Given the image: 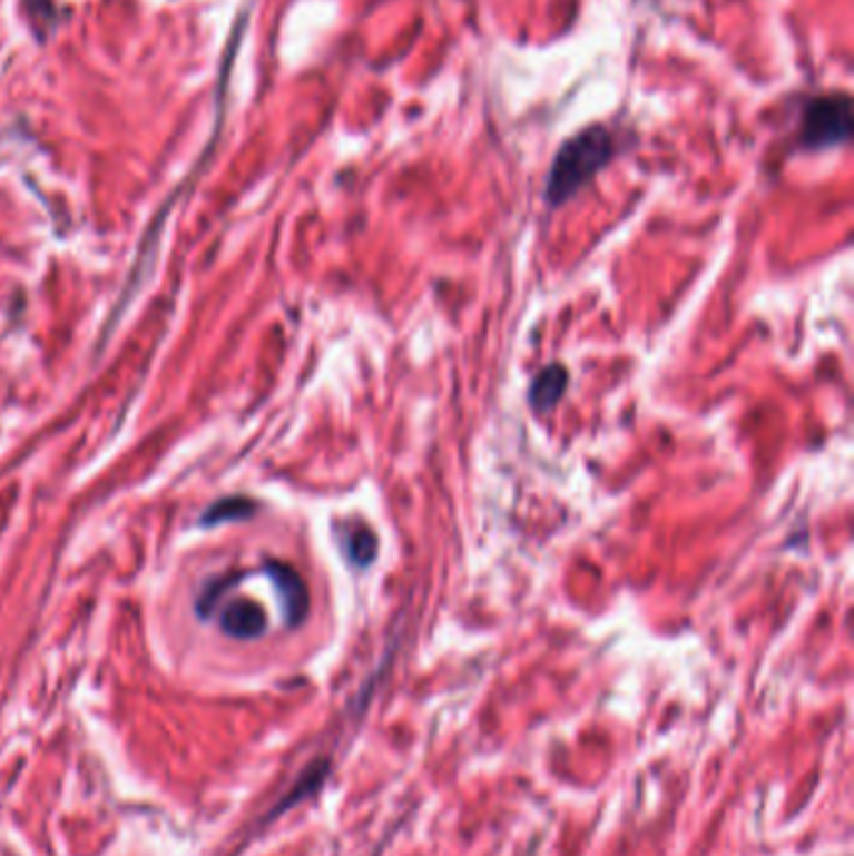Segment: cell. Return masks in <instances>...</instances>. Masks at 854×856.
Here are the masks:
<instances>
[{
    "instance_id": "6da1fadb",
    "label": "cell",
    "mask_w": 854,
    "mask_h": 856,
    "mask_svg": "<svg viewBox=\"0 0 854 856\" xmlns=\"http://www.w3.org/2000/svg\"><path fill=\"white\" fill-rule=\"evenodd\" d=\"M621 138L609 124H591L577 130L559 146L544 184L549 208L565 206L581 188L591 184L619 154Z\"/></svg>"
},
{
    "instance_id": "7a4b0ae2",
    "label": "cell",
    "mask_w": 854,
    "mask_h": 856,
    "mask_svg": "<svg viewBox=\"0 0 854 856\" xmlns=\"http://www.w3.org/2000/svg\"><path fill=\"white\" fill-rule=\"evenodd\" d=\"M852 136V98L847 90H822L799 104L797 146L825 150L845 146Z\"/></svg>"
},
{
    "instance_id": "3957f363",
    "label": "cell",
    "mask_w": 854,
    "mask_h": 856,
    "mask_svg": "<svg viewBox=\"0 0 854 856\" xmlns=\"http://www.w3.org/2000/svg\"><path fill=\"white\" fill-rule=\"evenodd\" d=\"M220 629L234 639H256L266 631V613L254 601H230L220 611Z\"/></svg>"
},
{
    "instance_id": "277c9868",
    "label": "cell",
    "mask_w": 854,
    "mask_h": 856,
    "mask_svg": "<svg viewBox=\"0 0 854 856\" xmlns=\"http://www.w3.org/2000/svg\"><path fill=\"white\" fill-rule=\"evenodd\" d=\"M268 573L276 583L281 599H284L288 623L291 627H296V623L306 617V609H308V591L304 587V581H301V577L294 569L284 567V563H268Z\"/></svg>"
},
{
    "instance_id": "5b68a950",
    "label": "cell",
    "mask_w": 854,
    "mask_h": 856,
    "mask_svg": "<svg viewBox=\"0 0 854 856\" xmlns=\"http://www.w3.org/2000/svg\"><path fill=\"white\" fill-rule=\"evenodd\" d=\"M567 384H569V374L565 366H547L544 371H539L529 388L531 409L537 411L554 409L561 401V396H565Z\"/></svg>"
},
{
    "instance_id": "8992f818",
    "label": "cell",
    "mask_w": 854,
    "mask_h": 856,
    "mask_svg": "<svg viewBox=\"0 0 854 856\" xmlns=\"http://www.w3.org/2000/svg\"><path fill=\"white\" fill-rule=\"evenodd\" d=\"M344 547H346L349 559L354 561L356 567H369L376 557V537L366 529H359L351 533Z\"/></svg>"
},
{
    "instance_id": "52a82bcc",
    "label": "cell",
    "mask_w": 854,
    "mask_h": 856,
    "mask_svg": "<svg viewBox=\"0 0 854 856\" xmlns=\"http://www.w3.org/2000/svg\"><path fill=\"white\" fill-rule=\"evenodd\" d=\"M256 511V503L248 501V499H226V501H218L210 506V511L206 513V523H218V521H230V519H246L251 516V513Z\"/></svg>"
},
{
    "instance_id": "ba28073f",
    "label": "cell",
    "mask_w": 854,
    "mask_h": 856,
    "mask_svg": "<svg viewBox=\"0 0 854 856\" xmlns=\"http://www.w3.org/2000/svg\"><path fill=\"white\" fill-rule=\"evenodd\" d=\"M23 8L28 13V20L38 28L50 26L56 20V10L53 6H50V0H23Z\"/></svg>"
}]
</instances>
